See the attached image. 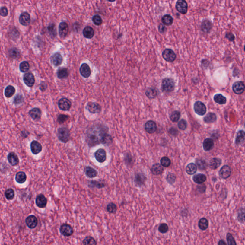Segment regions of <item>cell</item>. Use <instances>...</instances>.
Returning a JSON list of instances; mask_svg holds the SVG:
<instances>
[{"label":"cell","instance_id":"1","mask_svg":"<svg viewBox=\"0 0 245 245\" xmlns=\"http://www.w3.org/2000/svg\"><path fill=\"white\" fill-rule=\"evenodd\" d=\"M108 129L102 124L94 125L88 130L86 135V142L89 147L100 144H107L112 142V138L108 134Z\"/></svg>","mask_w":245,"mask_h":245},{"label":"cell","instance_id":"2","mask_svg":"<svg viewBox=\"0 0 245 245\" xmlns=\"http://www.w3.org/2000/svg\"><path fill=\"white\" fill-rule=\"evenodd\" d=\"M175 86L174 81L170 78H165L162 80L161 88L162 91L165 93H170L173 91Z\"/></svg>","mask_w":245,"mask_h":245},{"label":"cell","instance_id":"3","mask_svg":"<svg viewBox=\"0 0 245 245\" xmlns=\"http://www.w3.org/2000/svg\"><path fill=\"white\" fill-rule=\"evenodd\" d=\"M58 138L62 142L67 143L71 138V133L66 127H60L58 129Z\"/></svg>","mask_w":245,"mask_h":245},{"label":"cell","instance_id":"4","mask_svg":"<svg viewBox=\"0 0 245 245\" xmlns=\"http://www.w3.org/2000/svg\"><path fill=\"white\" fill-rule=\"evenodd\" d=\"M162 57L164 60L169 62H173L176 59V55L173 50L170 49H166L162 52Z\"/></svg>","mask_w":245,"mask_h":245},{"label":"cell","instance_id":"5","mask_svg":"<svg viewBox=\"0 0 245 245\" xmlns=\"http://www.w3.org/2000/svg\"><path fill=\"white\" fill-rule=\"evenodd\" d=\"M175 8L179 13L185 14L188 12V6L187 2L185 0H178L176 2Z\"/></svg>","mask_w":245,"mask_h":245},{"label":"cell","instance_id":"6","mask_svg":"<svg viewBox=\"0 0 245 245\" xmlns=\"http://www.w3.org/2000/svg\"><path fill=\"white\" fill-rule=\"evenodd\" d=\"M194 111L196 114L202 116L206 113V107L204 103L200 101H197L193 105Z\"/></svg>","mask_w":245,"mask_h":245},{"label":"cell","instance_id":"7","mask_svg":"<svg viewBox=\"0 0 245 245\" xmlns=\"http://www.w3.org/2000/svg\"><path fill=\"white\" fill-rule=\"evenodd\" d=\"M86 108L91 113H100L102 110L101 105L94 102H89L86 107Z\"/></svg>","mask_w":245,"mask_h":245},{"label":"cell","instance_id":"8","mask_svg":"<svg viewBox=\"0 0 245 245\" xmlns=\"http://www.w3.org/2000/svg\"><path fill=\"white\" fill-rule=\"evenodd\" d=\"M245 89V84L243 81H236L233 84L232 90L236 94L240 95L243 94Z\"/></svg>","mask_w":245,"mask_h":245},{"label":"cell","instance_id":"9","mask_svg":"<svg viewBox=\"0 0 245 245\" xmlns=\"http://www.w3.org/2000/svg\"><path fill=\"white\" fill-rule=\"evenodd\" d=\"M58 106L59 109L63 111H68L71 109L72 103L68 99L62 98L58 102Z\"/></svg>","mask_w":245,"mask_h":245},{"label":"cell","instance_id":"10","mask_svg":"<svg viewBox=\"0 0 245 245\" xmlns=\"http://www.w3.org/2000/svg\"><path fill=\"white\" fill-rule=\"evenodd\" d=\"M68 24L65 22H61L59 27V33L60 37L63 38L66 37L68 34Z\"/></svg>","mask_w":245,"mask_h":245},{"label":"cell","instance_id":"11","mask_svg":"<svg viewBox=\"0 0 245 245\" xmlns=\"http://www.w3.org/2000/svg\"><path fill=\"white\" fill-rule=\"evenodd\" d=\"M60 232L64 236L69 237L73 234V228L69 224H62L60 227Z\"/></svg>","mask_w":245,"mask_h":245},{"label":"cell","instance_id":"12","mask_svg":"<svg viewBox=\"0 0 245 245\" xmlns=\"http://www.w3.org/2000/svg\"><path fill=\"white\" fill-rule=\"evenodd\" d=\"M95 157L99 162L103 163L107 160V152L103 149H99L95 152Z\"/></svg>","mask_w":245,"mask_h":245},{"label":"cell","instance_id":"13","mask_svg":"<svg viewBox=\"0 0 245 245\" xmlns=\"http://www.w3.org/2000/svg\"><path fill=\"white\" fill-rule=\"evenodd\" d=\"M231 173V170L229 166H223L219 171L220 177L223 179H227L230 177Z\"/></svg>","mask_w":245,"mask_h":245},{"label":"cell","instance_id":"14","mask_svg":"<svg viewBox=\"0 0 245 245\" xmlns=\"http://www.w3.org/2000/svg\"><path fill=\"white\" fill-rule=\"evenodd\" d=\"M24 81L28 87H32L35 82L34 75L30 72L26 73L24 76Z\"/></svg>","mask_w":245,"mask_h":245},{"label":"cell","instance_id":"15","mask_svg":"<svg viewBox=\"0 0 245 245\" xmlns=\"http://www.w3.org/2000/svg\"><path fill=\"white\" fill-rule=\"evenodd\" d=\"M80 72L82 76L85 78H89L91 74L90 68L86 63L82 64L80 67Z\"/></svg>","mask_w":245,"mask_h":245},{"label":"cell","instance_id":"16","mask_svg":"<svg viewBox=\"0 0 245 245\" xmlns=\"http://www.w3.org/2000/svg\"><path fill=\"white\" fill-rule=\"evenodd\" d=\"M145 129L149 134L155 133L157 130V125L153 121L149 120L147 122L145 125Z\"/></svg>","mask_w":245,"mask_h":245},{"label":"cell","instance_id":"17","mask_svg":"<svg viewBox=\"0 0 245 245\" xmlns=\"http://www.w3.org/2000/svg\"><path fill=\"white\" fill-rule=\"evenodd\" d=\"M146 177L142 173H138L135 176L134 182L137 186H141L143 185L146 182Z\"/></svg>","mask_w":245,"mask_h":245},{"label":"cell","instance_id":"18","mask_svg":"<svg viewBox=\"0 0 245 245\" xmlns=\"http://www.w3.org/2000/svg\"><path fill=\"white\" fill-rule=\"evenodd\" d=\"M30 148H31L32 152L35 155L40 153L42 149L41 144L38 142V141H35V140L32 142L30 145Z\"/></svg>","mask_w":245,"mask_h":245},{"label":"cell","instance_id":"19","mask_svg":"<svg viewBox=\"0 0 245 245\" xmlns=\"http://www.w3.org/2000/svg\"><path fill=\"white\" fill-rule=\"evenodd\" d=\"M213 27V24L211 22L207 19L204 20L202 22L201 29L203 32L205 33H208L210 32Z\"/></svg>","mask_w":245,"mask_h":245},{"label":"cell","instance_id":"20","mask_svg":"<svg viewBox=\"0 0 245 245\" xmlns=\"http://www.w3.org/2000/svg\"><path fill=\"white\" fill-rule=\"evenodd\" d=\"M31 21L30 16L27 12L22 13L19 17V22L23 26H27L30 24Z\"/></svg>","mask_w":245,"mask_h":245},{"label":"cell","instance_id":"21","mask_svg":"<svg viewBox=\"0 0 245 245\" xmlns=\"http://www.w3.org/2000/svg\"><path fill=\"white\" fill-rule=\"evenodd\" d=\"M36 205L40 208H44L47 204V199L43 194H40L36 198Z\"/></svg>","mask_w":245,"mask_h":245},{"label":"cell","instance_id":"22","mask_svg":"<svg viewBox=\"0 0 245 245\" xmlns=\"http://www.w3.org/2000/svg\"><path fill=\"white\" fill-rule=\"evenodd\" d=\"M51 61L54 66H59L63 62L62 56L59 53H56L52 56L51 57Z\"/></svg>","mask_w":245,"mask_h":245},{"label":"cell","instance_id":"23","mask_svg":"<svg viewBox=\"0 0 245 245\" xmlns=\"http://www.w3.org/2000/svg\"><path fill=\"white\" fill-rule=\"evenodd\" d=\"M26 224L30 228H34L37 224V219L34 215H30L26 220Z\"/></svg>","mask_w":245,"mask_h":245},{"label":"cell","instance_id":"24","mask_svg":"<svg viewBox=\"0 0 245 245\" xmlns=\"http://www.w3.org/2000/svg\"><path fill=\"white\" fill-rule=\"evenodd\" d=\"M29 114L34 120L38 121L41 116V111L40 108H34L29 111Z\"/></svg>","mask_w":245,"mask_h":245},{"label":"cell","instance_id":"25","mask_svg":"<svg viewBox=\"0 0 245 245\" xmlns=\"http://www.w3.org/2000/svg\"><path fill=\"white\" fill-rule=\"evenodd\" d=\"M7 158L10 164L13 166L17 165L19 162L18 157L14 152L10 153L9 154H8Z\"/></svg>","mask_w":245,"mask_h":245},{"label":"cell","instance_id":"26","mask_svg":"<svg viewBox=\"0 0 245 245\" xmlns=\"http://www.w3.org/2000/svg\"><path fill=\"white\" fill-rule=\"evenodd\" d=\"M214 147V142L212 139L207 138L204 140L203 143V148L205 151H209L213 149Z\"/></svg>","mask_w":245,"mask_h":245},{"label":"cell","instance_id":"27","mask_svg":"<svg viewBox=\"0 0 245 245\" xmlns=\"http://www.w3.org/2000/svg\"><path fill=\"white\" fill-rule=\"evenodd\" d=\"M222 163V160L218 158H214L210 161L209 166L212 170L218 169Z\"/></svg>","mask_w":245,"mask_h":245},{"label":"cell","instance_id":"28","mask_svg":"<svg viewBox=\"0 0 245 245\" xmlns=\"http://www.w3.org/2000/svg\"><path fill=\"white\" fill-rule=\"evenodd\" d=\"M83 35L85 37L89 39L93 38L94 35V30L90 26H87L83 30Z\"/></svg>","mask_w":245,"mask_h":245},{"label":"cell","instance_id":"29","mask_svg":"<svg viewBox=\"0 0 245 245\" xmlns=\"http://www.w3.org/2000/svg\"><path fill=\"white\" fill-rule=\"evenodd\" d=\"M84 172L86 176L90 178L96 177L98 174V172L95 169L90 166L86 167L84 168Z\"/></svg>","mask_w":245,"mask_h":245},{"label":"cell","instance_id":"30","mask_svg":"<svg viewBox=\"0 0 245 245\" xmlns=\"http://www.w3.org/2000/svg\"><path fill=\"white\" fill-rule=\"evenodd\" d=\"M245 139V134L244 130H239L236 136L235 143L237 145H240L244 142Z\"/></svg>","mask_w":245,"mask_h":245},{"label":"cell","instance_id":"31","mask_svg":"<svg viewBox=\"0 0 245 245\" xmlns=\"http://www.w3.org/2000/svg\"><path fill=\"white\" fill-rule=\"evenodd\" d=\"M163 168L161 164L156 163L152 166L151 168V172L153 174L155 175H158L162 173L163 171Z\"/></svg>","mask_w":245,"mask_h":245},{"label":"cell","instance_id":"32","mask_svg":"<svg viewBox=\"0 0 245 245\" xmlns=\"http://www.w3.org/2000/svg\"><path fill=\"white\" fill-rule=\"evenodd\" d=\"M157 91L155 88H148L146 90L145 94L148 98L153 99L157 97Z\"/></svg>","mask_w":245,"mask_h":245},{"label":"cell","instance_id":"33","mask_svg":"<svg viewBox=\"0 0 245 245\" xmlns=\"http://www.w3.org/2000/svg\"><path fill=\"white\" fill-rule=\"evenodd\" d=\"M192 179L194 182L200 184L203 183L204 182H205L206 180V177L203 174H197L193 176Z\"/></svg>","mask_w":245,"mask_h":245},{"label":"cell","instance_id":"34","mask_svg":"<svg viewBox=\"0 0 245 245\" xmlns=\"http://www.w3.org/2000/svg\"><path fill=\"white\" fill-rule=\"evenodd\" d=\"M214 101L218 104H224L227 103V98L226 97L220 94H215L214 97Z\"/></svg>","mask_w":245,"mask_h":245},{"label":"cell","instance_id":"35","mask_svg":"<svg viewBox=\"0 0 245 245\" xmlns=\"http://www.w3.org/2000/svg\"><path fill=\"white\" fill-rule=\"evenodd\" d=\"M69 71L67 68H62L58 70L57 72L58 77L60 79H63L68 77Z\"/></svg>","mask_w":245,"mask_h":245},{"label":"cell","instance_id":"36","mask_svg":"<svg viewBox=\"0 0 245 245\" xmlns=\"http://www.w3.org/2000/svg\"><path fill=\"white\" fill-rule=\"evenodd\" d=\"M217 119V116L215 113H209L204 117V120L206 123H213L215 122Z\"/></svg>","mask_w":245,"mask_h":245},{"label":"cell","instance_id":"37","mask_svg":"<svg viewBox=\"0 0 245 245\" xmlns=\"http://www.w3.org/2000/svg\"><path fill=\"white\" fill-rule=\"evenodd\" d=\"M209 222L208 220L205 218H202L198 222V227L201 230H205L208 228Z\"/></svg>","mask_w":245,"mask_h":245},{"label":"cell","instance_id":"38","mask_svg":"<svg viewBox=\"0 0 245 245\" xmlns=\"http://www.w3.org/2000/svg\"><path fill=\"white\" fill-rule=\"evenodd\" d=\"M27 175L24 172L20 171L16 174L15 180L19 183H23L27 180Z\"/></svg>","mask_w":245,"mask_h":245},{"label":"cell","instance_id":"39","mask_svg":"<svg viewBox=\"0 0 245 245\" xmlns=\"http://www.w3.org/2000/svg\"><path fill=\"white\" fill-rule=\"evenodd\" d=\"M161 21L163 24L165 26H171L173 22V18L170 14H165L162 17Z\"/></svg>","mask_w":245,"mask_h":245},{"label":"cell","instance_id":"40","mask_svg":"<svg viewBox=\"0 0 245 245\" xmlns=\"http://www.w3.org/2000/svg\"><path fill=\"white\" fill-rule=\"evenodd\" d=\"M197 166L194 163H191L189 164L186 168V171L187 173L189 175H193L196 173L197 171Z\"/></svg>","mask_w":245,"mask_h":245},{"label":"cell","instance_id":"41","mask_svg":"<svg viewBox=\"0 0 245 245\" xmlns=\"http://www.w3.org/2000/svg\"><path fill=\"white\" fill-rule=\"evenodd\" d=\"M89 187L91 188H97L98 189L102 188L105 187V184L101 182L96 180H91L89 182Z\"/></svg>","mask_w":245,"mask_h":245},{"label":"cell","instance_id":"42","mask_svg":"<svg viewBox=\"0 0 245 245\" xmlns=\"http://www.w3.org/2000/svg\"><path fill=\"white\" fill-rule=\"evenodd\" d=\"M15 92V88L13 86H8L5 89V94L7 98H10L14 95Z\"/></svg>","mask_w":245,"mask_h":245},{"label":"cell","instance_id":"43","mask_svg":"<svg viewBox=\"0 0 245 245\" xmlns=\"http://www.w3.org/2000/svg\"><path fill=\"white\" fill-rule=\"evenodd\" d=\"M83 245H96L97 242L93 237H87L83 241Z\"/></svg>","mask_w":245,"mask_h":245},{"label":"cell","instance_id":"44","mask_svg":"<svg viewBox=\"0 0 245 245\" xmlns=\"http://www.w3.org/2000/svg\"><path fill=\"white\" fill-rule=\"evenodd\" d=\"M180 113L179 111H174L171 113L170 119L173 122H177L180 118Z\"/></svg>","mask_w":245,"mask_h":245},{"label":"cell","instance_id":"45","mask_svg":"<svg viewBox=\"0 0 245 245\" xmlns=\"http://www.w3.org/2000/svg\"><path fill=\"white\" fill-rule=\"evenodd\" d=\"M30 66L29 64L27 61H23L20 64L19 68L20 71L22 72H26L29 70Z\"/></svg>","mask_w":245,"mask_h":245},{"label":"cell","instance_id":"46","mask_svg":"<svg viewBox=\"0 0 245 245\" xmlns=\"http://www.w3.org/2000/svg\"><path fill=\"white\" fill-rule=\"evenodd\" d=\"M161 165L164 167L167 168L169 167L170 165L171 164V161L170 158H168L167 157H163L162 158H161Z\"/></svg>","mask_w":245,"mask_h":245},{"label":"cell","instance_id":"47","mask_svg":"<svg viewBox=\"0 0 245 245\" xmlns=\"http://www.w3.org/2000/svg\"><path fill=\"white\" fill-rule=\"evenodd\" d=\"M227 240L228 245H237L235 238L230 233L227 234Z\"/></svg>","mask_w":245,"mask_h":245},{"label":"cell","instance_id":"48","mask_svg":"<svg viewBox=\"0 0 245 245\" xmlns=\"http://www.w3.org/2000/svg\"><path fill=\"white\" fill-rule=\"evenodd\" d=\"M6 198L8 200H12L14 197V192L12 189H8L5 192Z\"/></svg>","mask_w":245,"mask_h":245},{"label":"cell","instance_id":"49","mask_svg":"<svg viewBox=\"0 0 245 245\" xmlns=\"http://www.w3.org/2000/svg\"><path fill=\"white\" fill-rule=\"evenodd\" d=\"M107 211L110 213H116L117 211V206L116 204L111 202L107 205Z\"/></svg>","mask_w":245,"mask_h":245},{"label":"cell","instance_id":"50","mask_svg":"<svg viewBox=\"0 0 245 245\" xmlns=\"http://www.w3.org/2000/svg\"><path fill=\"white\" fill-rule=\"evenodd\" d=\"M158 231L161 233L165 234L168 232L169 231V227L168 224L166 223H162L160 224L158 227Z\"/></svg>","mask_w":245,"mask_h":245},{"label":"cell","instance_id":"51","mask_svg":"<svg viewBox=\"0 0 245 245\" xmlns=\"http://www.w3.org/2000/svg\"><path fill=\"white\" fill-rule=\"evenodd\" d=\"M197 165L201 170H204L206 168V163L204 160H198L196 161Z\"/></svg>","mask_w":245,"mask_h":245},{"label":"cell","instance_id":"52","mask_svg":"<svg viewBox=\"0 0 245 245\" xmlns=\"http://www.w3.org/2000/svg\"><path fill=\"white\" fill-rule=\"evenodd\" d=\"M176 176L173 173H169L168 175L167 176L166 180L170 184H172L175 182L176 180Z\"/></svg>","mask_w":245,"mask_h":245},{"label":"cell","instance_id":"53","mask_svg":"<svg viewBox=\"0 0 245 245\" xmlns=\"http://www.w3.org/2000/svg\"><path fill=\"white\" fill-rule=\"evenodd\" d=\"M93 23L96 26H100L103 23L102 18L99 15H94L92 18Z\"/></svg>","mask_w":245,"mask_h":245},{"label":"cell","instance_id":"54","mask_svg":"<svg viewBox=\"0 0 245 245\" xmlns=\"http://www.w3.org/2000/svg\"><path fill=\"white\" fill-rule=\"evenodd\" d=\"M244 209L243 208H241L240 210H239L238 213V220L240 223H244Z\"/></svg>","mask_w":245,"mask_h":245},{"label":"cell","instance_id":"55","mask_svg":"<svg viewBox=\"0 0 245 245\" xmlns=\"http://www.w3.org/2000/svg\"><path fill=\"white\" fill-rule=\"evenodd\" d=\"M178 127L180 129L184 130L187 129V122L185 120L182 119L178 122Z\"/></svg>","mask_w":245,"mask_h":245},{"label":"cell","instance_id":"56","mask_svg":"<svg viewBox=\"0 0 245 245\" xmlns=\"http://www.w3.org/2000/svg\"><path fill=\"white\" fill-rule=\"evenodd\" d=\"M48 30L49 33L51 36H53V37L56 36V28L54 24H50L48 27Z\"/></svg>","mask_w":245,"mask_h":245},{"label":"cell","instance_id":"57","mask_svg":"<svg viewBox=\"0 0 245 245\" xmlns=\"http://www.w3.org/2000/svg\"><path fill=\"white\" fill-rule=\"evenodd\" d=\"M69 116L65 115H60L58 117V122L59 124H63L68 120Z\"/></svg>","mask_w":245,"mask_h":245},{"label":"cell","instance_id":"58","mask_svg":"<svg viewBox=\"0 0 245 245\" xmlns=\"http://www.w3.org/2000/svg\"><path fill=\"white\" fill-rule=\"evenodd\" d=\"M10 55L13 58H16L19 56V53L18 49H12L10 51Z\"/></svg>","mask_w":245,"mask_h":245},{"label":"cell","instance_id":"59","mask_svg":"<svg viewBox=\"0 0 245 245\" xmlns=\"http://www.w3.org/2000/svg\"><path fill=\"white\" fill-rule=\"evenodd\" d=\"M24 98L22 95H18L14 100V103L16 104H20L23 101Z\"/></svg>","mask_w":245,"mask_h":245},{"label":"cell","instance_id":"60","mask_svg":"<svg viewBox=\"0 0 245 245\" xmlns=\"http://www.w3.org/2000/svg\"><path fill=\"white\" fill-rule=\"evenodd\" d=\"M8 14V10L6 7H2L0 8V15L5 17L7 16Z\"/></svg>","mask_w":245,"mask_h":245},{"label":"cell","instance_id":"61","mask_svg":"<svg viewBox=\"0 0 245 245\" xmlns=\"http://www.w3.org/2000/svg\"><path fill=\"white\" fill-rule=\"evenodd\" d=\"M225 37L227 38L228 40L231 42L234 41L235 40V37L233 33L231 32L227 33V34H225Z\"/></svg>","mask_w":245,"mask_h":245},{"label":"cell","instance_id":"62","mask_svg":"<svg viewBox=\"0 0 245 245\" xmlns=\"http://www.w3.org/2000/svg\"><path fill=\"white\" fill-rule=\"evenodd\" d=\"M158 31L161 34H163L164 33L166 32L167 31V28L165 26H164V24H161L159 25L158 27Z\"/></svg>","mask_w":245,"mask_h":245},{"label":"cell","instance_id":"63","mask_svg":"<svg viewBox=\"0 0 245 245\" xmlns=\"http://www.w3.org/2000/svg\"><path fill=\"white\" fill-rule=\"evenodd\" d=\"M218 245H227V244H226L225 241H224V240H223V239H221V240H220L219 241L218 243Z\"/></svg>","mask_w":245,"mask_h":245}]
</instances>
